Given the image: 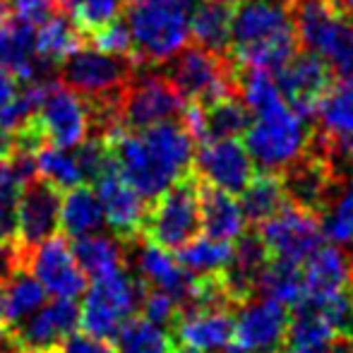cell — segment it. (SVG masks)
Listing matches in <instances>:
<instances>
[{
  "instance_id": "cell-1",
  "label": "cell",
  "mask_w": 353,
  "mask_h": 353,
  "mask_svg": "<svg viewBox=\"0 0 353 353\" xmlns=\"http://www.w3.org/2000/svg\"><path fill=\"white\" fill-rule=\"evenodd\" d=\"M118 173L144 200L161 192L192 173L195 140L178 121H163L144 130H118L103 135Z\"/></svg>"
},
{
  "instance_id": "cell-2",
  "label": "cell",
  "mask_w": 353,
  "mask_h": 353,
  "mask_svg": "<svg viewBox=\"0 0 353 353\" xmlns=\"http://www.w3.org/2000/svg\"><path fill=\"white\" fill-rule=\"evenodd\" d=\"M298 51L293 0H238L233 5L228 58L238 68L276 72Z\"/></svg>"
},
{
  "instance_id": "cell-3",
  "label": "cell",
  "mask_w": 353,
  "mask_h": 353,
  "mask_svg": "<svg viewBox=\"0 0 353 353\" xmlns=\"http://www.w3.org/2000/svg\"><path fill=\"white\" fill-rule=\"evenodd\" d=\"M190 0H140L128 12L132 63L152 68L176 58L190 39Z\"/></svg>"
},
{
  "instance_id": "cell-4",
  "label": "cell",
  "mask_w": 353,
  "mask_h": 353,
  "mask_svg": "<svg viewBox=\"0 0 353 353\" xmlns=\"http://www.w3.org/2000/svg\"><path fill=\"white\" fill-rule=\"evenodd\" d=\"M293 19L301 46L317 53L339 77L353 74V22L330 0H293Z\"/></svg>"
},
{
  "instance_id": "cell-5",
  "label": "cell",
  "mask_w": 353,
  "mask_h": 353,
  "mask_svg": "<svg viewBox=\"0 0 353 353\" xmlns=\"http://www.w3.org/2000/svg\"><path fill=\"white\" fill-rule=\"evenodd\" d=\"M245 149L265 171H281L310 149V130L286 101L255 116L245 130Z\"/></svg>"
},
{
  "instance_id": "cell-6",
  "label": "cell",
  "mask_w": 353,
  "mask_h": 353,
  "mask_svg": "<svg viewBox=\"0 0 353 353\" xmlns=\"http://www.w3.org/2000/svg\"><path fill=\"white\" fill-rule=\"evenodd\" d=\"M147 281L125 270L97 279L79 305V327L99 339H113L123 325L140 310Z\"/></svg>"
},
{
  "instance_id": "cell-7",
  "label": "cell",
  "mask_w": 353,
  "mask_h": 353,
  "mask_svg": "<svg viewBox=\"0 0 353 353\" xmlns=\"http://www.w3.org/2000/svg\"><path fill=\"white\" fill-rule=\"evenodd\" d=\"M200 178L185 176L154 200L142 223V236L154 245L178 250L200 233Z\"/></svg>"
},
{
  "instance_id": "cell-8",
  "label": "cell",
  "mask_w": 353,
  "mask_h": 353,
  "mask_svg": "<svg viewBox=\"0 0 353 353\" xmlns=\"http://www.w3.org/2000/svg\"><path fill=\"white\" fill-rule=\"evenodd\" d=\"M166 77L185 99V103L207 106L223 97L238 94L236 63L202 46L183 48L176 58H171V70Z\"/></svg>"
},
{
  "instance_id": "cell-9",
  "label": "cell",
  "mask_w": 353,
  "mask_h": 353,
  "mask_svg": "<svg viewBox=\"0 0 353 353\" xmlns=\"http://www.w3.org/2000/svg\"><path fill=\"white\" fill-rule=\"evenodd\" d=\"M137 65L125 56L82 46L58 65V79L84 99L116 97L135 77Z\"/></svg>"
},
{
  "instance_id": "cell-10",
  "label": "cell",
  "mask_w": 353,
  "mask_h": 353,
  "mask_svg": "<svg viewBox=\"0 0 353 353\" xmlns=\"http://www.w3.org/2000/svg\"><path fill=\"white\" fill-rule=\"evenodd\" d=\"M185 111V99L171 79L157 72L137 74L118 97V116L123 130H144L163 121H173Z\"/></svg>"
},
{
  "instance_id": "cell-11",
  "label": "cell",
  "mask_w": 353,
  "mask_h": 353,
  "mask_svg": "<svg viewBox=\"0 0 353 353\" xmlns=\"http://www.w3.org/2000/svg\"><path fill=\"white\" fill-rule=\"evenodd\" d=\"M61 207L63 192L48 181L37 176L24 185L17 200V212H14L12 238L19 267L34 248L61 231Z\"/></svg>"
},
{
  "instance_id": "cell-12",
  "label": "cell",
  "mask_w": 353,
  "mask_h": 353,
  "mask_svg": "<svg viewBox=\"0 0 353 353\" xmlns=\"http://www.w3.org/2000/svg\"><path fill=\"white\" fill-rule=\"evenodd\" d=\"M34 121L46 142L61 149H74L92 135V111L87 99L65 87L61 79H51Z\"/></svg>"
},
{
  "instance_id": "cell-13",
  "label": "cell",
  "mask_w": 353,
  "mask_h": 353,
  "mask_svg": "<svg viewBox=\"0 0 353 353\" xmlns=\"http://www.w3.org/2000/svg\"><path fill=\"white\" fill-rule=\"evenodd\" d=\"M260 238L270 257L303 265L317 248H322L325 233L317 214L296 205H283L260 226Z\"/></svg>"
},
{
  "instance_id": "cell-14",
  "label": "cell",
  "mask_w": 353,
  "mask_h": 353,
  "mask_svg": "<svg viewBox=\"0 0 353 353\" xmlns=\"http://www.w3.org/2000/svg\"><path fill=\"white\" fill-rule=\"evenodd\" d=\"M192 168L205 185L219 188L231 195H241L255 178V161L245 144L238 142V137L200 142Z\"/></svg>"
},
{
  "instance_id": "cell-15",
  "label": "cell",
  "mask_w": 353,
  "mask_h": 353,
  "mask_svg": "<svg viewBox=\"0 0 353 353\" xmlns=\"http://www.w3.org/2000/svg\"><path fill=\"white\" fill-rule=\"evenodd\" d=\"M288 322L286 305L272 298L241 303L233 320V349L238 353H276L286 341Z\"/></svg>"
},
{
  "instance_id": "cell-16",
  "label": "cell",
  "mask_w": 353,
  "mask_h": 353,
  "mask_svg": "<svg viewBox=\"0 0 353 353\" xmlns=\"http://www.w3.org/2000/svg\"><path fill=\"white\" fill-rule=\"evenodd\" d=\"M37 281L56 298H77L87 291V276L72 257V248L63 233H56L37 245L22 262Z\"/></svg>"
},
{
  "instance_id": "cell-17",
  "label": "cell",
  "mask_w": 353,
  "mask_h": 353,
  "mask_svg": "<svg viewBox=\"0 0 353 353\" xmlns=\"http://www.w3.org/2000/svg\"><path fill=\"white\" fill-rule=\"evenodd\" d=\"M79 327V305L72 298H53L8 332L14 349L58 351Z\"/></svg>"
},
{
  "instance_id": "cell-18",
  "label": "cell",
  "mask_w": 353,
  "mask_h": 353,
  "mask_svg": "<svg viewBox=\"0 0 353 353\" xmlns=\"http://www.w3.org/2000/svg\"><path fill=\"white\" fill-rule=\"evenodd\" d=\"M274 79L283 101L303 118H310L317 113L322 97L332 87V68L317 53L298 51L274 72Z\"/></svg>"
},
{
  "instance_id": "cell-19",
  "label": "cell",
  "mask_w": 353,
  "mask_h": 353,
  "mask_svg": "<svg viewBox=\"0 0 353 353\" xmlns=\"http://www.w3.org/2000/svg\"><path fill=\"white\" fill-rule=\"evenodd\" d=\"M281 183L291 205L317 214L330 207L334 190V166L322 152L315 154V149H307L298 161L283 168Z\"/></svg>"
},
{
  "instance_id": "cell-20",
  "label": "cell",
  "mask_w": 353,
  "mask_h": 353,
  "mask_svg": "<svg viewBox=\"0 0 353 353\" xmlns=\"http://www.w3.org/2000/svg\"><path fill=\"white\" fill-rule=\"evenodd\" d=\"M173 334L183 349L223 353L233 346V317L228 307L188 305L173 320Z\"/></svg>"
},
{
  "instance_id": "cell-21",
  "label": "cell",
  "mask_w": 353,
  "mask_h": 353,
  "mask_svg": "<svg viewBox=\"0 0 353 353\" xmlns=\"http://www.w3.org/2000/svg\"><path fill=\"white\" fill-rule=\"evenodd\" d=\"M97 195L103 210V221L111 226L118 241L132 243L142 236V223L147 216L144 197L113 166L97 183Z\"/></svg>"
},
{
  "instance_id": "cell-22",
  "label": "cell",
  "mask_w": 353,
  "mask_h": 353,
  "mask_svg": "<svg viewBox=\"0 0 353 353\" xmlns=\"http://www.w3.org/2000/svg\"><path fill=\"white\" fill-rule=\"evenodd\" d=\"M353 262L339 245H322L303 262V281H305V305H322L332 296L349 291ZM301 303V305H303Z\"/></svg>"
},
{
  "instance_id": "cell-23",
  "label": "cell",
  "mask_w": 353,
  "mask_h": 353,
  "mask_svg": "<svg viewBox=\"0 0 353 353\" xmlns=\"http://www.w3.org/2000/svg\"><path fill=\"white\" fill-rule=\"evenodd\" d=\"M135 265L137 272H140V279L147 281V286L171 293L178 303H188L195 276L188 274L181 262L166 248L154 245L144 238V243L135 252Z\"/></svg>"
},
{
  "instance_id": "cell-24",
  "label": "cell",
  "mask_w": 353,
  "mask_h": 353,
  "mask_svg": "<svg viewBox=\"0 0 353 353\" xmlns=\"http://www.w3.org/2000/svg\"><path fill=\"white\" fill-rule=\"evenodd\" d=\"M270 262V252H267L265 243L260 236H241L238 238V248H233V260L221 274L223 288H226L231 303H245L250 293L257 288L262 270Z\"/></svg>"
},
{
  "instance_id": "cell-25",
  "label": "cell",
  "mask_w": 353,
  "mask_h": 353,
  "mask_svg": "<svg viewBox=\"0 0 353 353\" xmlns=\"http://www.w3.org/2000/svg\"><path fill=\"white\" fill-rule=\"evenodd\" d=\"M200 212H202V228L207 236L219 241H238L245 233V212L241 202L219 188L205 185L200 181Z\"/></svg>"
},
{
  "instance_id": "cell-26",
  "label": "cell",
  "mask_w": 353,
  "mask_h": 353,
  "mask_svg": "<svg viewBox=\"0 0 353 353\" xmlns=\"http://www.w3.org/2000/svg\"><path fill=\"white\" fill-rule=\"evenodd\" d=\"M70 248L74 262L87 279L97 281L125 270V250H123V241H118L116 236L89 233V236L74 238Z\"/></svg>"
},
{
  "instance_id": "cell-27",
  "label": "cell",
  "mask_w": 353,
  "mask_h": 353,
  "mask_svg": "<svg viewBox=\"0 0 353 353\" xmlns=\"http://www.w3.org/2000/svg\"><path fill=\"white\" fill-rule=\"evenodd\" d=\"M233 5L221 0H202L192 8L190 14V37L197 41V46L214 53H228L231 46V19Z\"/></svg>"
},
{
  "instance_id": "cell-28",
  "label": "cell",
  "mask_w": 353,
  "mask_h": 353,
  "mask_svg": "<svg viewBox=\"0 0 353 353\" xmlns=\"http://www.w3.org/2000/svg\"><path fill=\"white\" fill-rule=\"evenodd\" d=\"M82 46H87V39L63 10H58L53 17L37 27V53L56 72L58 65Z\"/></svg>"
},
{
  "instance_id": "cell-29",
  "label": "cell",
  "mask_w": 353,
  "mask_h": 353,
  "mask_svg": "<svg viewBox=\"0 0 353 353\" xmlns=\"http://www.w3.org/2000/svg\"><path fill=\"white\" fill-rule=\"evenodd\" d=\"M296 315L288 322L286 341L291 353H330L336 341L334 327L320 310L310 305L293 307Z\"/></svg>"
},
{
  "instance_id": "cell-30",
  "label": "cell",
  "mask_w": 353,
  "mask_h": 353,
  "mask_svg": "<svg viewBox=\"0 0 353 353\" xmlns=\"http://www.w3.org/2000/svg\"><path fill=\"white\" fill-rule=\"evenodd\" d=\"M176 260L183 265L188 274L195 279L202 276H219L226 272V267L233 260V245L231 241H219L212 236H195L183 248L176 250Z\"/></svg>"
},
{
  "instance_id": "cell-31",
  "label": "cell",
  "mask_w": 353,
  "mask_h": 353,
  "mask_svg": "<svg viewBox=\"0 0 353 353\" xmlns=\"http://www.w3.org/2000/svg\"><path fill=\"white\" fill-rule=\"evenodd\" d=\"M103 226V210L99 195L89 185L68 190L61 207V231L68 241L97 233Z\"/></svg>"
},
{
  "instance_id": "cell-32",
  "label": "cell",
  "mask_w": 353,
  "mask_h": 353,
  "mask_svg": "<svg viewBox=\"0 0 353 353\" xmlns=\"http://www.w3.org/2000/svg\"><path fill=\"white\" fill-rule=\"evenodd\" d=\"M250 128V108L238 99V94L223 97L202 106V142L231 140Z\"/></svg>"
},
{
  "instance_id": "cell-33",
  "label": "cell",
  "mask_w": 353,
  "mask_h": 353,
  "mask_svg": "<svg viewBox=\"0 0 353 353\" xmlns=\"http://www.w3.org/2000/svg\"><path fill=\"white\" fill-rule=\"evenodd\" d=\"M325 137H353V74H344L322 97L317 106Z\"/></svg>"
},
{
  "instance_id": "cell-34",
  "label": "cell",
  "mask_w": 353,
  "mask_h": 353,
  "mask_svg": "<svg viewBox=\"0 0 353 353\" xmlns=\"http://www.w3.org/2000/svg\"><path fill=\"white\" fill-rule=\"evenodd\" d=\"M257 291L262 293V298H272L286 307H298L305 301V281H303L301 265L286 260L267 262L257 279Z\"/></svg>"
},
{
  "instance_id": "cell-35",
  "label": "cell",
  "mask_w": 353,
  "mask_h": 353,
  "mask_svg": "<svg viewBox=\"0 0 353 353\" xmlns=\"http://www.w3.org/2000/svg\"><path fill=\"white\" fill-rule=\"evenodd\" d=\"M241 195H243L241 207L245 212V219L250 223H260V226L286 205V192H283L281 176H276L274 171L255 173L250 185Z\"/></svg>"
},
{
  "instance_id": "cell-36",
  "label": "cell",
  "mask_w": 353,
  "mask_h": 353,
  "mask_svg": "<svg viewBox=\"0 0 353 353\" xmlns=\"http://www.w3.org/2000/svg\"><path fill=\"white\" fill-rule=\"evenodd\" d=\"M118 353H173L176 341L161 325L147 317H130L116 334Z\"/></svg>"
},
{
  "instance_id": "cell-37",
  "label": "cell",
  "mask_w": 353,
  "mask_h": 353,
  "mask_svg": "<svg viewBox=\"0 0 353 353\" xmlns=\"http://www.w3.org/2000/svg\"><path fill=\"white\" fill-rule=\"evenodd\" d=\"M37 173L39 178L48 181L51 185H56L58 190H72L77 185H87L79 171V163L68 149L53 147V144H43L37 152Z\"/></svg>"
},
{
  "instance_id": "cell-38",
  "label": "cell",
  "mask_w": 353,
  "mask_h": 353,
  "mask_svg": "<svg viewBox=\"0 0 353 353\" xmlns=\"http://www.w3.org/2000/svg\"><path fill=\"white\" fill-rule=\"evenodd\" d=\"M53 3L77 24L84 39L118 19L123 12V0H53Z\"/></svg>"
},
{
  "instance_id": "cell-39",
  "label": "cell",
  "mask_w": 353,
  "mask_h": 353,
  "mask_svg": "<svg viewBox=\"0 0 353 353\" xmlns=\"http://www.w3.org/2000/svg\"><path fill=\"white\" fill-rule=\"evenodd\" d=\"M320 223L325 238H330L334 245H353V205L346 192L336 197V205L327 207V214Z\"/></svg>"
},
{
  "instance_id": "cell-40",
  "label": "cell",
  "mask_w": 353,
  "mask_h": 353,
  "mask_svg": "<svg viewBox=\"0 0 353 353\" xmlns=\"http://www.w3.org/2000/svg\"><path fill=\"white\" fill-rule=\"evenodd\" d=\"M87 46L99 48L103 53H113V56H125L132 61V37L128 22H123L121 17L108 22L106 27L97 29L94 34L87 37Z\"/></svg>"
},
{
  "instance_id": "cell-41",
  "label": "cell",
  "mask_w": 353,
  "mask_h": 353,
  "mask_svg": "<svg viewBox=\"0 0 353 353\" xmlns=\"http://www.w3.org/2000/svg\"><path fill=\"white\" fill-rule=\"evenodd\" d=\"M178 307H181V303H178L171 293L159 291V288H147L140 310H142V317L152 320L154 325L163 327V325H173V320H176V315H178Z\"/></svg>"
},
{
  "instance_id": "cell-42",
  "label": "cell",
  "mask_w": 353,
  "mask_h": 353,
  "mask_svg": "<svg viewBox=\"0 0 353 353\" xmlns=\"http://www.w3.org/2000/svg\"><path fill=\"white\" fill-rule=\"evenodd\" d=\"M58 353H118V349H113L108 339H99V336L82 332V334H72L70 339H65Z\"/></svg>"
},
{
  "instance_id": "cell-43",
  "label": "cell",
  "mask_w": 353,
  "mask_h": 353,
  "mask_svg": "<svg viewBox=\"0 0 353 353\" xmlns=\"http://www.w3.org/2000/svg\"><path fill=\"white\" fill-rule=\"evenodd\" d=\"M22 87H24V82L17 77V74H14L12 70H8V68L0 65V111H3V108H8L10 103L19 97Z\"/></svg>"
},
{
  "instance_id": "cell-44",
  "label": "cell",
  "mask_w": 353,
  "mask_h": 353,
  "mask_svg": "<svg viewBox=\"0 0 353 353\" xmlns=\"http://www.w3.org/2000/svg\"><path fill=\"white\" fill-rule=\"evenodd\" d=\"M14 270H22V267H19V260H17V252H14L12 241H10V238L3 233V228H0V279L10 276Z\"/></svg>"
},
{
  "instance_id": "cell-45",
  "label": "cell",
  "mask_w": 353,
  "mask_h": 353,
  "mask_svg": "<svg viewBox=\"0 0 353 353\" xmlns=\"http://www.w3.org/2000/svg\"><path fill=\"white\" fill-rule=\"evenodd\" d=\"M10 154H12V137H10L8 130L0 128V161L10 159Z\"/></svg>"
},
{
  "instance_id": "cell-46",
  "label": "cell",
  "mask_w": 353,
  "mask_h": 353,
  "mask_svg": "<svg viewBox=\"0 0 353 353\" xmlns=\"http://www.w3.org/2000/svg\"><path fill=\"white\" fill-rule=\"evenodd\" d=\"M330 3L334 5V10L341 14V17H346L353 22V0H330Z\"/></svg>"
},
{
  "instance_id": "cell-47",
  "label": "cell",
  "mask_w": 353,
  "mask_h": 353,
  "mask_svg": "<svg viewBox=\"0 0 353 353\" xmlns=\"http://www.w3.org/2000/svg\"><path fill=\"white\" fill-rule=\"evenodd\" d=\"M330 353H353V336H336Z\"/></svg>"
},
{
  "instance_id": "cell-48",
  "label": "cell",
  "mask_w": 353,
  "mask_h": 353,
  "mask_svg": "<svg viewBox=\"0 0 353 353\" xmlns=\"http://www.w3.org/2000/svg\"><path fill=\"white\" fill-rule=\"evenodd\" d=\"M14 346L12 341H10V334L5 330H0V353H12Z\"/></svg>"
},
{
  "instance_id": "cell-49",
  "label": "cell",
  "mask_w": 353,
  "mask_h": 353,
  "mask_svg": "<svg viewBox=\"0 0 353 353\" xmlns=\"http://www.w3.org/2000/svg\"><path fill=\"white\" fill-rule=\"evenodd\" d=\"M12 353H58V351H39V349H14Z\"/></svg>"
},
{
  "instance_id": "cell-50",
  "label": "cell",
  "mask_w": 353,
  "mask_h": 353,
  "mask_svg": "<svg viewBox=\"0 0 353 353\" xmlns=\"http://www.w3.org/2000/svg\"><path fill=\"white\" fill-rule=\"evenodd\" d=\"M346 197H349V200H351V205H353V181H351V185L346 188Z\"/></svg>"
},
{
  "instance_id": "cell-51",
  "label": "cell",
  "mask_w": 353,
  "mask_h": 353,
  "mask_svg": "<svg viewBox=\"0 0 353 353\" xmlns=\"http://www.w3.org/2000/svg\"><path fill=\"white\" fill-rule=\"evenodd\" d=\"M178 353H195V351H190V349H183V351H178Z\"/></svg>"
},
{
  "instance_id": "cell-52",
  "label": "cell",
  "mask_w": 353,
  "mask_h": 353,
  "mask_svg": "<svg viewBox=\"0 0 353 353\" xmlns=\"http://www.w3.org/2000/svg\"><path fill=\"white\" fill-rule=\"evenodd\" d=\"M221 3H238V0H221Z\"/></svg>"
},
{
  "instance_id": "cell-53",
  "label": "cell",
  "mask_w": 353,
  "mask_h": 353,
  "mask_svg": "<svg viewBox=\"0 0 353 353\" xmlns=\"http://www.w3.org/2000/svg\"><path fill=\"white\" fill-rule=\"evenodd\" d=\"M226 353H238V351H236V349H233V346H231V349H228Z\"/></svg>"
},
{
  "instance_id": "cell-54",
  "label": "cell",
  "mask_w": 353,
  "mask_h": 353,
  "mask_svg": "<svg viewBox=\"0 0 353 353\" xmlns=\"http://www.w3.org/2000/svg\"><path fill=\"white\" fill-rule=\"evenodd\" d=\"M128 3H140V0H128Z\"/></svg>"
},
{
  "instance_id": "cell-55",
  "label": "cell",
  "mask_w": 353,
  "mask_h": 353,
  "mask_svg": "<svg viewBox=\"0 0 353 353\" xmlns=\"http://www.w3.org/2000/svg\"><path fill=\"white\" fill-rule=\"evenodd\" d=\"M276 353H291V351H276Z\"/></svg>"
}]
</instances>
